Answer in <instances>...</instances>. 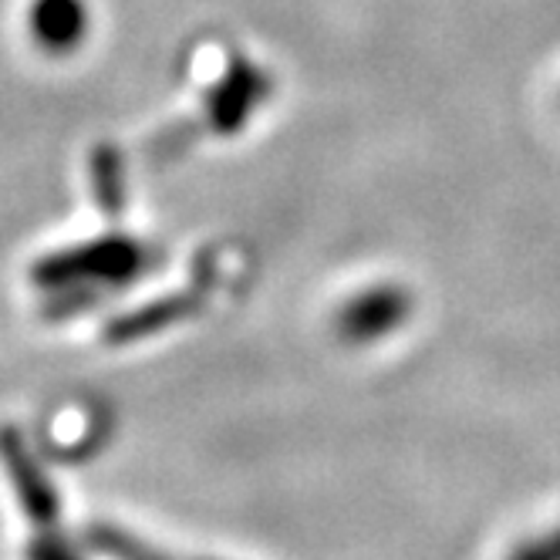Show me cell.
<instances>
[{
    "label": "cell",
    "mask_w": 560,
    "mask_h": 560,
    "mask_svg": "<svg viewBox=\"0 0 560 560\" xmlns=\"http://www.w3.org/2000/svg\"><path fill=\"white\" fill-rule=\"evenodd\" d=\"M89 31L85 0H34L31 4V34L51 55H68L82 45Z\"/></svg>",
    "instance_id": "cell-1"
},
{
    "label": "cell",
    "mask_w": 560,
    "mask_h": 560,
    "mask_svg": "<svg viewBox=\"0 0 560 560\" xmlns=\"http://www.w3.org/2000/svg\"><path fill=\"white\" fill-rule=\"evenodd\" d=\"M0 459H4L11 479H14V490L24 500L27 513L34 520H51L55 516V493L48 487V479L37 469L34 456L24 450V443L14 432H0Z\"/></svg>",
    "instance_id": "cell-2"
}]
</instances>
